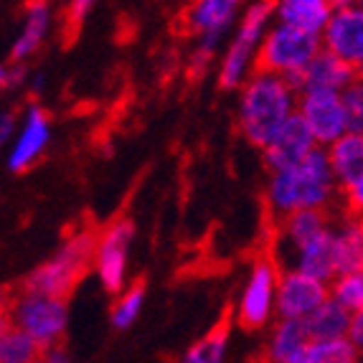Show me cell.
Listing matches in <instances>:
<instances>
[{"instance_id":"cell-28","label":"cell","mask_w":363,"mask_h":363,"mask_svg":"<svg viewBox=\"0 0 363 363\" xmlns=\"http://www.w3.org/2000/svg\"><path fill=\"white\" fill-rule=\"evenodd\" d=\"M86 11H89V3H86V0H77V3H69V6L64 8V16H61L64 46H72L74 38L79 36V28H82V21H84Z\"/></svg>"},{"instance_id":"cell-23","label":"cell","mask_w":363,"mask_h":363,"mask_svg":"<svg viewBox=\"0 0 363 363\" xmlns=\"http://www.w3.org/2000/svg\"><path fill=\"white\" fill-rule=\"evenodd\" d=\"M297 363H358V348L353 340H320V343H308L300 353Z\"/></svg>"},{"instance_id":"cell-31","label":"cell","mask_w":363,"mask_h":363,"mask_svg":"<svg viewBox=\"0 0 363 363\" xmlns=\"http://www.w3.org/2000/svg\"><path fill=\"white\" fill-rule=\"evenodd\" d=\"M21 74H23V69H3V86H11L13 82H21Z\"/></svg>"},{"instance_id":"cell-17","label":"cell","mask_w":363,"mask_h":363,"mask_svg":"<svg viewBox=\"0 0 363 363\" xmlns=\"http://www.w3.org/2000/svg\"><path fill=\"white\" fill-rule=\"evenodd\" d=\"M363 269V221L345 218L335 231V274L348 277Z\"/></svg>"},{"instance_id":"cell-6","label":"cell","mask_w":363,"mask_h":363,"mask_svg":"<svg viewBox=\"0 0 363 363\" xmlns=\"http://www.w3.org/2000/svg\"><path fill=\"white\" fill-rule=\"evenodd\" d=\"M279 267L274 257L269 255L267 244H259V255L255 257V269L249 277V285L242 295V303L236 310V323L244 330H257L269 320V310L274 300V285H277Z\"/></svg>"},{"instance_id":"cell-14","label":"cell","mask_w":363,"mask_h":363,"mask_svg":"<svg viewBox=\"0 0 363 363\" xmlns=\"http://www.w3.org/2000/svg\"><path fill=\"white\" fill-rule=\"evenodd\" d=\"M236 11L234 0H206V3H194L183 8L176 18V33L181 36H194V33H206L208 38H216V33L231 21Z\"/></svg>"},{"instance_id":"cell-12","label":"cell","mask_w":363,"mask_h":363,"mask_svg":"<svg viewBox=\"0 0 363 363\" xmlns=\"http://www.w3.org/2000/svg\"><path fill=\"white\" fill-rule=\"evenodd\" d=\"M133 221L130 218H115L99 236L97 249V272L102 285L109 292H120L122 274H125V252L133 239Z\"/></svg>"},{"instance_id":"cell-29","label":"cell","mask_w":363,"mask_h":363,"mask_svg":"<svg viewBox=\"0 0 363 363\" xmlns=\"http://www.w3.org/2000/svg\"><path fill=\"white\" fill-rule=\"evenodd\" d=\"M340 199H343V208L348 213V218H363V178H358L353 186L340 188Z\"/></svg>"},{"instance_id":"cell-22","label":"cell","mask_w":363,"mask_h":363,"mask_svg":"<svg viewBox=\"0 0 363 363\" xmlns=\"http://www.w3.org/2000/svg\"><path fill=\"white\" fill-rule=\"evenodd\" d=\"M43 356H46V348L28 333L13 325H3V343H0L3 363H43Z\"/></svg>"},{"instance_id":"cell-19","label":"cell","mask_w":363,"mask_h":363,"mask_svg":"<svg viewBox=\"0 0 363 363\" xmlns=\"http://www.w3.org/2000/svg\"><path fill=\"white\" fill-rule=\"evenodd\" d=\"M351 320L353 315L348 308H343L335 300H328L323 308L315 310L310 318H305V330H308L310 340L320 343V340H338L345 333H351Z\"/></svg>"},{"instance_id":"cell-7","label":"cell","mask_w":363,"mask_h":363,"mask_svg":"<svg viewBox=\"0 0 363 363\" xmlns=\"http://www.w3.org/2000/svg\"><path fill=\"white\" fill-rule=\"evenodd\" d=\"M323 49L356 72H363V3H335Z\"/></svg>"},{"instance_id":"cell-11","label":"cell","mask_w":363,"mask_h":363,"mask_svg":"<svg viewBox=\"0 0 363 363\" xmlns=\"http://www.w3.org/2000/svg\"><path fill=\"white\" fill-rule=\"evenodd\" d=\"M277 8V3H257V6L249 8V13L244 16L242 28H239V36H236L234 46L226 54L224 64H221V72H218V86L221 89H231L242 82L244 67H247L249 51L255 46V41L259 38L262 26L269 18V13Z\"/></svg>"},{"instance_id":"cell-27","label":"cell","mask_w":363,"mask_h":363,"mask_svg":"<svg viewBox=\"0 0 363 363\" xmlns=\"http://www.w3.org/2000/svg\"><path fill=\"white\" fill-rule=\"evenodd\" d=\"M345 115H348V130L353 135H363V72L353 79V84L343 91Z\"/></svg>"},{"instance_id":"cell-8","label":"cell","mask_w":363,"mask_h":363,"mask_svg":"<svg viewBox=\"0 0 363 363\" xmlns=\"http://www.w3.org/2000/svg\"><path fill=\"white\" fill-rule=\"evenodd\" d=\"M300 115L313 130L318 143H338L348 130L343 94L338 91H305L300 97Z\"/></svg>"},{"instance_id":"cell-24","label":"cell","mask_w":363,"mask_h":363,"mask_svg":"<svg viewBox=\"0 0 363 363\" xmlns=\"http://www.w3.org/2000/svg\"><path fill=\"white\" fill-rule=\"evenodd\" d=\"M46 23H49V11H46V6H43V3L28 6V23H26L23 36L13 46V54H11L13 61L26 59V56L38 49V43H41L43 33H46Z\"/></svg>"},{"instance_id":"cell-32","label":"cell","mask_w":363,"mask_h":363,"mask_svg":"<svg viewBox=\"0 0 363 363\" xmlns=\"http://www.w3.org/2000/svg\"><path fill=\"white\" fill-rule=\"evenodd\" d=\"M11 122H13L11 115L3 117V138H8V135H11Z\"/></svg>"},{"instance_id":"cell-30","label":"cell","mask_w":363,"mask_h":363,"mask_svg":"<svg viewBox=\"0 0 363 363\" xmlns=\"http://www.w3.org/2000/svg\"><path fill=\"white\" fill-rule=\"evenodd\" d=\"M351 340L356 345L358 351H363V308L353 313V320H351Z\"/></svg>"},{"instance_id":"cell-10","label":"cell","mask_w":363,"mask_h":363,"mask_svg":"<svg viewBox=\"0 0 363 363\" xmlns=\"http://www.w3.org/2000/svg\"><path fill=\"white\" fill-rule=\"evenodd\" d=\"M315 135L310 130V125L305 122V117L300 112L290 117L285 122V128L279 130L277 138L264 147V160L267 165L274 170V173H282V170H290L295 165H300L310 152L315 150Z\"/></svg>"},{"instance_id":"cell-3","label":"cell","mask_w":363,"mask_h":363,"mask_svg":"<svg viewBox=\"0 0 363 363\" xmlns=\"http://www.w3.org/2000/svg\"><path fill=\"white\" fill-rule=\"evenodd\" d=\"M292 115V89L285 79L274 74L249 79L239 107V128L252 145L264 150Z\"/></svg>"},{"instance_id":"cell-20","label":"cell","mask_w":363,"mask_h":363,"mask_svg":"<svg viewBox=\"0 0 363 363\" xmlns=\"http://www.w3.org/2000/svg\"><path fill=\"white\" fill-rule=\"evenodd\" d=\"M49 140V117L38 107H30L28 125H26L23 135H21L18 145L11 152V168L13 170H26L38 155H41L43 145Z\"/></svg>"},{"instance_id":"cell-4","label":"cell","mask_w":363,"mask_h":363,"mask_svg":"<svg viewBox=\"0 0 363 363\" xmlns=\"http://www.w3.org/2000/svg\"><path fill=\"white\" fill-rule=\"evenodd\" d=\"M3 325H13L28 333L46 351L59 345L67 325V303L54 297L30 295L16 287V297L6 295L3 303Z\"/></svg>"},{"instance_id":"cell-13","label":"cell","mask_w":363,"mask_h":363,"mask_svg":"<svg viewBox=\"0 0 363 363\" xmlns=\"http://www.w3.org/2000/svg\"><path fill=\"white\" fill-rule=\"evenodd\" d=\"M358 77V72L348 64H343L340 59H335L333 54H328L325 49L320 51V56L305 69L303 74L290 79V84L295 91H338L348 89L353 84V79Z\"/></svg>"},{"instance_id":"cell-1","label":"cell","mask_w":363,"mask_h":363,"mask_svg":"<svg viewBox=\"0 0 363 363\" xmlns=\"http://www.w3.org/2000/svg\"><path fill=\"white\" fill-rule=\"evenodd\" d=\"M335 191H340V186L330 168V157L323 150H313L300 165L274 173L264 201V229H274L295 211L333 208L340 201Z\"/></svg>"},{"instance_id":"cell-9","label":"cell","mask_w":363,"mask_h":363,"mask_svg":"<svg viewBox=\"0 0 363 363\" xmlns=\"http://www.w3.org/2000/svg\"><path fill=\"white\" fill-rule=\"evenodd\" d=\"M328 295L330 290L325 282H318L303 272H287L279 277L277 313L282 315V320H305L330 300Z\"/></svg>"},{"instance_id":"cell-25","label":"cell","mask_w":363,"mask_h":363,"mask_svg":"<svg viewBox=\"0 0 363 363\" xmlns=\"http://www.w3.org/2000/svg\"><path fill=\"white\" fill-rule=\"evenodd\" d=\"M143 295H145V279L140 277V279H135L133 287L117 300L115 310H112V323H115L117 328H128L130 323L135 320V315H138L140 305H143Z\"/></svg>"},{"instance_id":"cell-2","label":"cell","mask_w":363,"mask_h":363,"mask_svg":"<svg viewBox=\"0 0 363 363\" xmlns=\"http://www.w3.org/2000/svg\"><path fill=\"white\" fill-rule=\"evenodd\" d=\"M99 236L102 231H97L94 226L79 224L77 234L69 236V242L64 244L59 255L38 269H33L18 287L30 295L54 297V300L67 303V297L77 290V285L84 279L91 264H97Z\"/></svg>"},{"instance_id":"cell-33","label":"cell","mask_w":363,"mask_h":363,"mask_svg":"<svg viewBox=\"0 0 363 363\" xmlns=\"http://www.w3.org/2000/svg\"><path fill=\"white\" fill-rule=\"evenodd\" d=\"M361 221H363V218H361Z\"/></svg>"},{"instance_id":"cell-18","label":"cell","mask_w":363,"mask_h":363,"mask_svg":"<svg viewBox=\"0 0 363 363\" xmlns=\"http://www.w3.org/2000/svg\"><path fill=\"white\" fill-rule=\"evenodd\" d=\"M330 168L340 188H348L363 178V135H343V138L330 147Z\"/></svg>"},{"instance_id":"cell-5","label":"cell","mask_w":363,"mask_h":363,"mask_svg":"<svg viewBox=\"0 0 363 363\" xmlns=\"http://www.w3.org/2000/svg\"><path fill=\"white\" fill-rule=\"evenodd\" d=\"M320 56V41L292 26H277L269 30L255 59V74H274V77H295Z\"/></svg>"},{"instance_id":"cell-21","label":"cell","mask_w":363,"mask_h":363,"mask_svg":"<svg viewBox=\"0 0 363 363\" xmlns=\"http://www.w3.org/2000/svg\"><path fill=\"white\" fill-rule=\"evenodd\" d=\"M231 323H236V318L231 315V305H226L224 315L218 318L216 325H213L211 330H208V333L181 358V363H221L226 340H229Z\"/></svg>"},{"instance_id":"cell-16","label":"cell","mask_w":363,"mask_h":363,"mask_svg":"<svg viewBox=\"0 0 363 363\" xmlns=\"http://www.w3.org/2000/svg\"><path fill=\"white\" fill-rule=\"evenodd\" d=\"M297 272L308 274L318 282L338 279L335 274V229H328L318 239L300 249L297 255Z\"/></svg>"},{"instance_id":"cell-26","label":"cell","mask_w":363,"mask_h":363,"mask_svg":"<svg viewBox=\"0 0 363 363\" xmlns=\"http://www.w3.org/2000/svg\"><path fill=\"white\" fill-rule=\"evenodd\" d=\"M330 292H333L335 303H340L343 308L353 310V313L361 310L363 308V269L356 274H348V277L335 279Z\"/></svg>"},{"instance_id":"cell-15","label":"cell","mask_w":363,"mask_h":363,"mask_svg":"<svg viewBox=\"0 0 363 363\" xmlns=\"http://www.w3.org/2000/svg\"><path fill=\"white\" fill-rule=\"evenodd\" d=\"M277 11L285 26H292V28L310 33V36H318L333 18L335 3H328V0H287V3H279Z\"/></svg>"}]
</instances>
